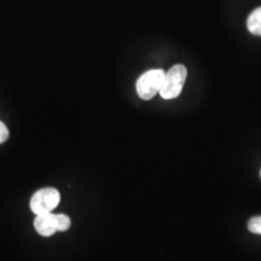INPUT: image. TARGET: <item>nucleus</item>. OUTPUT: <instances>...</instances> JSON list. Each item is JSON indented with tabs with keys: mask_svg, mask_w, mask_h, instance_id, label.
I'll use <instances>...</instances> for the list:
<instances>
[{
	"mask_svg": "<svg viewBox=\"0 0 261 261\" xmlns=\"http://www.w3.org/2000/svg\"><path fill=\"white\" fill-rule=\"evenodd\" d=\"M188 70L182 64L173 65L167 73H165L160 94L163 99H174L181 93L187 80Z\"/></svg>",
	"mask_w": 261,
	"mask_h": 261,
	"instance_id": "f257e3e1",
	"label": "nucleus"
},
{
	"mask_svg": "<svg viewBox=\"0 0 261 261\" xmlns=\"http://www.w3.org/2000/svg\"><path fill=\"white\" fill-rule=\"evenodd\" d=\"M165 71L162 69H151L139 77L136 84L138 96L144 100L152 99L161 90Z\"/></svg>",
	"mask_w": 261,
	"mask_h": 261,
	"instance_id": "f03ea898",
	"label": "nucleus"
},
{
	"mask_svg": "<svg viewBox=\"0 0 261 261\" xmlns=\"http://www.w3.org/2000/svg\"><path fill=\"white\" fill-rule=\"evenodd\" d=\"M61 202V194L57 189L45 188L38 190L31 198V210L35 215L51 213Z\"/></svg>",
	"mask_w": 261,
	"mask_h": 261,
	"instance_id": "7ed1b4c3",
	"label": "nucleus"
},
{
	"mask_svg": "<svg viewBox=\"0 0 261 261\" xmlns=\"http://www.w3.org/2000/svg\"><path fill=\"white\" fill-rule=\"evenodd\" d=\"M34 227L37 232L42 237H50L57 232V218L56 214L44 213L37 215L34 220Z\"/></svg>",
	"mask_w": 261,
	"mask_h": 261,
	"instance_id": "20e7f679",
	"label": "nucleus"
},
{
	"mask_svg": "<svg viewBox=\"0 0 261 261\" xmlns=\"http://www.w3.org/2000/svg\"><path fill=\"white\" fill-rule=\"evenodd\" d=\"M247 27L254 35L261 37V8L254 10L252 14L249 15L247 21Z\"/></svg>",
	"mask_w": 261,
	"mask_h": 261,
	"instance_id": "39448f33",
	"label": "nucleus"
},
{
	"mask_svg": "<svg viewBox=\"0 0 261 261\" xmlns=\"http://www.w3.org/2000/svg\"><path fill=\"white\" fill-rule=\"evenodd\" d=\"M56 218H57V230L60 231V232H63V231L69 230L71 221H70V218L68 217V215L56 214Z\"/></svg>",
	"mask_w": 261,
	"mask_h": 261,
	"instance_id": "423d86ee",
	"label": "nucleus"
},
{
	"mask_svg": "<svg viewBox=\"0 0 261 261\" xmlns=\"http://www.w3.org/2000/svg\"><path fill=\"white\" fill-rule=\"evenodd\" d=\"M248 230L253 233L261 234V215H259V217H254L248 221Z\"/></svg>",
	"mask_w": 261,
	"mask_h": 261,
	"instance_id": "0eeeda50",
	"label": "nucleus"
},
{
	"mask_svg": "<svg viewBox=\"0 0 261 261\" xmlns=\"http://www.w3.org/2000/svg\"><path fill=\"white\" fill-rule=\"evenodd\" d=\"M9 136H10L9 128L5 126L4 122L0 121V144L5 143L6 140L9 139Z\"/></svg>",
	"mask_w": 261,
	"mask_h": 261,
	"instance_id": "6e6552de",
	"label": "nucleus"
},
{
	"mask_svg": "<svg viewBox=\"0 0 261 261\" xmlns=\"http://www.w3.org/2000/svg\"><path fill=\"white\" fill-rule=\"evenodd\" d=\"M260 175H261V172H260Z\"/></svg>",
	"mask_w": 261,
	"mask_h": 261,
	"instance_id": "1a4fd4ad",
	"label": "nucleus"
}]
</instances>
